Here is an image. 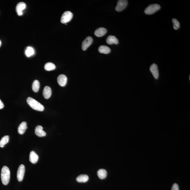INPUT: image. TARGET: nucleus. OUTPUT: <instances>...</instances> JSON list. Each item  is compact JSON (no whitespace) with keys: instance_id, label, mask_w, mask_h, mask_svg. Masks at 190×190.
<instances>
[{"instance_id":"412c9836","label":"nucleus","mask_w":190,"mask_h":190,"mask_svg":"<svg viewBox=\"0 0 190 190\" xmlns=\"http://www.w3.org/2000/svg\"><path fill=\"white\" fill-rule=\"evenodd\" d=\"M56 68V66L54 64L51 62H48L45 64V69L47 71H51L54 70Z\"/></svg>"},{"instance_id":"6ab92c4d","label":"nucleus","mask_w":190,"mask_h":190,"mask_svg":"<svg viewBox=\"0 0 190 190\" xmlns=\"http://www.w3.org/2000/svg\"><path fill=\"white\" fill-rule=\"evenodd\" d=\"M97 174L100 179H103L107 177V172L105 169H100L98 171Z\"/></svg>"},{"instance_id":"a878e982","label":"nucleus","mask_w":190,"mask_h":190,"mask_svg":"<svg viewBox=\"0 0 190 190\" xmlns=\"http://www.w3.org/2000/svg\"><path fill=\"white\" fill-rule=\"evenodd\" d=\"M4 107V105L2 101L0 99V109H2Z\"/></svg>"},{"instance_id":"7ed1b4c3","label":"nucleus","mask_w":190,"mask_h":190,"mask_svg":"<svg viewBox=\"0 0 190 190\" xmlns=\"http://www.w3.org/2000/svg\"><path fill=\"white\" fill-rule=\"evenodd\" d=\"M161 6L158 4H152L149 5L145 10V14L148 15L153 14L160 9Z\"/></svg>"},{"instance_id":"9b49d317","label":"nucleus","mask_w":190,"mask_h":190,"mask_svg":"<svg viewBox=\"0 0 190 190\" xmlns=\"http://www.w3.org/2000/svg\"><path fill=\"white\" fill-rule=\"evenodd\" d=\"M43 127L40 125H38L35 129V133L39 137H45L46 133L43 130Z\"/></svg>"},{"instance_id":"1a4fd4ad","label":"nucleus","mask_w":190,"mask_h":190,"mask_svg":"<svg viewBox=\"0 0 190 190\" xmlns=\"http://www.w3.org/2000/svg\"><path fill=\"white\" fill-rule=\"evenodd\" d=\"M26 5L24 3L20 2L17 4L16 7V11L17 14L19 16L23 14L22 11L26 8Z\"/></svg>"},{"instance_id":"20e7f679","label":"nucleus","mask_w":190,"mask_h":190,"mask_svg":"<svg viewBox=\"0 0 190 190\" xmlns=\"http://www.w3.org/2000/svg\"><path fill=\"white\" fill-rule=\"evenodd\" d=\"M73 17V14L71 11H66L63 13L61 17V23L65 24L68 22L72 19Z\"/></svg>"},{"instance_id":"aec40b11","label":"nucleus","mask_w":190,"mask_h":190,"mask_svg":"<svg viewBox=\"0 0 190 190\" xmlns=\"http://www.w3.org/2000/svg\"><path fill=\"white\" fill-rule=\"evenodd\" d=\"M9 137L8 136H5L1 139L0 141V147H3L5 145L9 142Z\"/></svg>"},{"instance_id":"0eeeda50","label":"nucleus","mask_w":190,"mask_h":190,"mask_svg":"<svg viewBox=\"0 0 190 190\" xmlns=\"http://www.w3.org/2000/svg\"><path fill=\"white\" fill-rule=\"evenodd\" d=\"M93 41V38L90 36L86 37L85 39L83 41L82 45V48L83 50H86L92 44Z\"/></svg>"},{"instance_id":"f8f14e48","label":"nucleus","mask_w":190,"mask_h":190,"mask_svg":"<svg viewBox=\"0 0 190 190\" xmlns=\"http://www.w3.org/2000/svg\"><path fill=\"white\" fill-rule=\"evenodd\" d=\"M52 91L50 87L48 86H46L44 88L43 95L44 97L46 99H48L51 96Z\"/></svg>"},{"instance_id":"2eb2a0df","label":"nucleus","mask_w":190,"mask_h":190,"mask_svg":"<svg viewBox=\"0 0 190 190\" xmlns=\"http://www.w3.org/2000/svg\"><path fill=\"white\" fill-rule=\"evenodd\" d=\"M38 156L34 151H31L30 154L29 161L32 163L35 164L38 160Z\"/></svg>"},{"instance_id":"a211bd4d","label":"nucleus","mask_w":190,"mask_h":190,"mask_svg":"<svg viewBox=\"0 0 190 190\" xmlns=\"http://www.w3.org/2000/svg\"><path fill=\"white\" fill-rule=\"evenodd\" d=\"M98 50L100 53L104 54H108L111 52V49L105 45H101L100 46L98 49Z\"/></svg>"},{"instance_id":"9d476101","label":"nucleus","mask_w":190,"mask_h":190,"mask_svg":"<svg viewBox=\"0 0 190 190\" xmlns=\"http://www.w3.org/2000/svg\"><path fill=\"white\" fill-rule=\"evenodd\" d=\"M57 81L59 85L64 87L67 84V78L64 75L61 74L57 78Z\"/></svg>"},{"instance_id":"f257e3e1","label":"nucleus","mask_w":190,"mask_h":190,"mask_svg":"<svg viewBox=\"0 0 190 190\" xmlns=\"http://www.w3.org/2000/svg\"><path fill=\"white\" fill-rule=\"evenodd\" d=\"M10 177V172L8 168L4 166L1 170V179L3 184L6 185L9 182Z\"/></svg>"},{"instance_id":"393cba45","label":"nucleus","mask_w":190,"mask_h":190,"mask_svg":"<svg viewBox=\"0 0 190 190\" xmlns=\"http://www.w3.org/2000/svg\"><path fill=\"white\" fill-rule=\"evenodd\" d=\"M172 190H180L179 185L176 184H174L173 185Z\"/></svg>"},{"instance_id":"f03ea898","label":"nucleus","mask_w":190,"mask_h":190,"mask_svg":"<svg viewBox=\"0 0 190 190\" xmlns=\"http://www.w3.org/2000/svg\"><path fill=\"white\" fill-rule=\"evenodd\" d=\"M27 101L28 104L34 110L36 111H42L44 110V107L41 103L31 97L27 98Z\"/></svg>"},{"instance_id":"423d86ee","label":"nucleus","mask_w":190,"mask_h":190,"mask_svg":"<svg viewBox=\"0 0 190 190\" xmlns=\"http://www.w3.org/2000/svg\"><path fill=\"white\" fill-rule=\"evenodd\" d=\"M25 168L24 165L21 164L19 167L17 172V179L19 182L23 180L24 175Z\"/></svg>"},{"instance_id":"ddd939ff","label":"nucleus","mask_w":190,"mask_h":190,"mask_svg":"<svg viewBox=\"0 0 190 190\" xmlns=\"http://www.w3.org/2000/svg\"><path fill=\"white\" fill-rule=\"evenodd\" d=\"M107 32V30L106 29L101 27L95 30L94 35L98 37H101L105 35Z\"/></svg>"},{"instance_id":"bb28decb","label":"nucleus","mask_w":190,"mask_h":190,"mask_svg":"<svg viewBox=\"0 0 190 190\" xmlns=\"http://www.w3.org/2000/svg\"><path fill=\"white\" fill-rule=\"evenodd\" d=\"M1 40H0V47H1Z\"/></svg>"},{"instance_id":"4468645a","label":"nucleus","mask_w":190,"mask_h":190,"mask_svg":"<svg viewBox=\"0 0 190 190\" xmlns=\"http://www.w3.org/2000/svg\"><path fill=\"white\" fill-rule=\"evenodd\" d=\"M27 128V123L26 122H23L20 124L18 128V133L20 135H23L25 133Z\"/></svg>"},{"instance_id":"39448f33","label":"nucleus","mask_w":190,"mask_h":190,"mask_svg":"<svg viewBox=\"0 0 190 190\" xmlns=\"http://www.w3.org/2000/svg\"><path fill=\"white\" fill-rule=\"evenodd\" d=\"M128 4V1L126 0H120L118 1L115 9L117 11L120 12L123 11L126 8Z\"/></svg>"},{"instance_id":"4be33fe9","label":"nucleus","mask_w":190,"mask_h":190,"mask_svg":"<svg viewBox=\"0 0 190 190\" xmlns=\"http://www.w3.org/2000/svg\"><path fill=\"white\" fill-rule=\"evenodd\" d=\"M40 84L39 81L37 80L34 81L32 85V89L35 92H37L39 89Z\"/></svg>"},{"instance_id":"6e6552de","label":"nucleus","mask_w":190,"mask_h":190,"mask_svg":"<svg viewBox=\"0 0 190 190\" xmlns=\"http://www.w3.org/2000/svg\"><path fill=\"white\" fill-rule=\"evenodd\" d=\"M150 70L151 73L156 79H158L159 77V71L158 66L156 64H154L151 66Z\"/></svg>"},{"instance_id":"cd10ccee","label":"nucleus","mask_w":190,"mask_h":190,"mask_svg":"<svg viewBox=\"0 0 190 190\" xmlns=\"http://www.w3.org/2000/svg\"><path fill=\"white\" fill-rule=\"evenodd\" d=\"M189 79L190 80V76H189Z\"/></svg>"},{"instance_id":"dca6fc26","label":"nucleus","mask_w":190,"mask_h":190,"mask_svg":"<svg viewBox=\"0 0 190 190\" xmlns=\"http://www.w3.org/2000/svg\"><path fill=\"white\" fill-rule=\"evenodd\" d=\"M106 42L109 45H112L113 44L117 45L119 43L118 39L115 36L112 35H110L107 37L106 40Z\"/></svg>"},{"instance_id":"5701e85b","label":"nucleus","mask_w":190,"mask_h":190,"mask_svg":"<svg viewBox=\"0 0 190 190\" xmlns=\"http://www.w3.org/2000/svg\"><path fill=\"white\" fill-rule=\"evenodd\" d=\"M34 53V51L33 48L29 47L27 48L26 51H25V54L27 57H30L33 55Z\"/></svg>"},{"instance_id":"b1692460","label":"nucleus","mask_w":190,"mask_h":190,"mask_svg":"<svg viewBox=\"0 0 190 190\" xmlns=\"http://www.w3.org/2000/svg\"><path fill=\"white\" fill-rule=\"evenodd\" d=\"M173 23V28L175 30L179 29L180 27V24L176 19H173L172 20Z\"/></svg>"},{"instance_id":"f3484780","label":"nucleus","mask_w":190,"mask_h":190,"mask_svg":"<svg viewBox=\"0 0 190 190\" xmlns=\"http://www.w3.org/2000/svg\"><path fill=\"white\" fill-rule=\"evenodd\" d=\"M89 176L85 174L81 175L77 178V182L80 183H85L89 180Z\"/></svg>"}]
</instances>
